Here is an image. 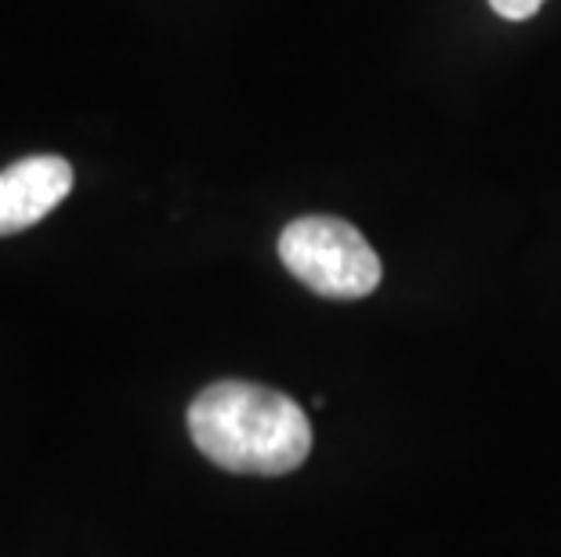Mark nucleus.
<instances>
[{
	"mask_svg": "<svg viewBox=\"0 0 561 557\" xmlns=\"http://www.w3.org/2000/svg\"><path fill=\"white\" fill-rule=\"evenodd\" d=\"M279 260L308 290L330 301L369 298L380 282V257L355 224L341 218H297L279 235Z\"/></svg>",
	"mask_w": 561,
	"mask_h": 557,
	"instance_id": "f03ea898",
	"label": "nucleus"
},
{
	"mask_svg": "<svg viewBox=\"0 0 561 557\" xmlns=\"http://www.w3.org/2000/svg\"><path fill=\"white\" fill-rule=\"evenodd\" d=\"M493 4V11L500 19L507 22H522V19H533L536 11L543 8V0H489Z\"/></svg>",
	"mask_w": 561,
	"mask_h": 557,
	"instance_id": "20e7f679",
	"label": "nucleus"
},
{
	"mask_svg": "<svg viewBox=\"0 0 561 557\" xmlns=\"http://www.w3.org/2000/svg\"><path fill=\"white\" fill-rule=\"evenodd\" d=\"M188 434L214 467L232 474L297 471L312 453V423L290 395L250 381H218L188 406Z\"/></svg>",
	"mask_w": 561,
	"mask_h": 557,
	"instance_id": "f257e3e1",
	"label": "nucleus"
},
{
	"mask_svg": "<svg viewBox=\"0 0 561 557\" xmlns=\"http://www.w3.org/2000/svg\"><path fill=\"white\" fill-rule=\"evenodd\" d=\"M73 193V167L62 156H26L0 171V235L44 221Z\"/></svg>",
	"mask_w": 561,
	"mask_h": 557,
	"instance_id": "7ed1b4c3",
	"label": "nucleus"
}]
</instances>
